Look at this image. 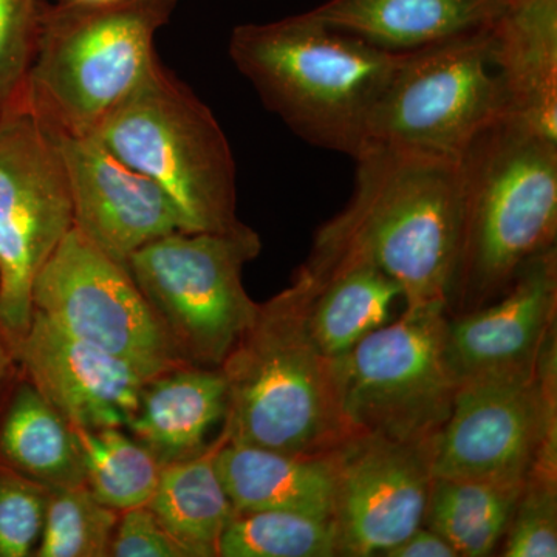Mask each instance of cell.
<instances>
[{"instance_id": "1", "label": "cell", "mask_w": 557, "mask_h": 557, "mask_svg": "<svg viewBox=\"0 0 557 557\" xmlns=\"http://www.w3.org/2000/svg\"><path fill=\"white\" fill-rule=\"evenodd\" d=\"M354 161L350 199L319 226L298 270L319 281L372 267L397 282L406 309L448 307L460 226L458 161L383 145Z\"/></svg>"}, {"instance_id": "2", "label": "cell", "mask_w": 557, "mask_h": 557, "mask_svg": "<svg viewBox=\"0 0 557 557\" xmlns=\"http://www.w3.org/2000/svg\"><path fill=\"white\" fill-rule=\"evenodd\" d=\"M306 281L259 304L220 366L226 381V442L325 457L359 432L344 406L343 362L311 336Z\"/></svg>"}, {"instance_id": "3", "label": "cell", "mask_w": 557, "mask_h": 557, "mask_svg": "<svg viewBox=\"0 0 557 557\" xmlns=\"http://www.w3.org/2000/svg\"><path fill=\"white\" fill-rule=\"evenodd\" d=\"M228 53L260 101L314 148L358 159L401 51L372 46L307 13L237 25Z\"/></svg>"}, {"instance_id": "4", "label": "cell", "mask_w": 557, "mask_h": 557, "mask_svg": "<svg viewBox=\"0 0 557 557\" xmlns=\"http://www.w3.org/2000/svg\"><path fill=\"white\" fill-rule=\"evenodd\" d=\"M458 175L449 314L500 298L528 260L556 247L557 141L504 116L469 146Z\"/></svg>"}, {"instance_id": "5", "label": "cell", "mask_w": 557, "mask_h": 557, "mask_svg": "<svg viewBox=\"0 0 557 557\" xmlns=\"http://www.w3.org/2000/svg\"><path fill=\"white\" fill-rule=\"evenodd\" d=\"M178 2L46 3L25 104L50 129L94 134L159 61L156 36Z\"/></svg>"}, {"instance_id": "6", "label": "cell", "mask_w": 557, "mask_h": 557, "mask_svg": "<svg viewBox=\"0 0 557 557\" xmlns=\"http://www.w3.org/2000/svg\"><path fill=\"white\" fill-rule=\"evenodd\" d=\"M91 135L168 194L183 231L240 225L228 138L211 109L160 60Z\"/></svg>"}, {"instance_id": "7", "label": "cell", "mask_w": 557, "mask_h": 557, "mask_svg": "<svg viewBox=\"0 0 557 557\" xmlns=\"http://www.w3.org/2000/svg\"><path fill=\"white\" fill-rule=\"evenodd\" d=\"M262 242L244 222L228 231H174L149 242L126 269L186 366L219 369L256 317L244 269Z\"/></svg>"}, {"instance_id": "8", "label": "cell", "mask_w": 557, "mask_h": 557, "mask_svg": "<svg viewBox=\"0 0 557 557\" xmlns=\"http://www.w3.org/2000/svg\"><path fill=\"white\" fill-rule=\"evenodd\" d=\"M505 116L486 27L401 51L369 121V146L460 161Z\"/></svg>"}, {"instance_id": "9", "label": "cell", "mask_w": 557, "mask_h": 557, "mask_svg": "<svg viewBox=\"0 0 557 557\" xmlns=\"http://www.w3.org/2000/svg\"><path fill=\"white\" fill-rule=\"evenodd\" d=\"M448 314L445 304L405 309L341 358L344 406L359 434L405 443L438 434L457 392L446 359Z\"/></svg>"}, {"instance_id": "10", "label": "cell", "mask_w": 557, "mask_h": 557, "mask_svg": "<svg viewBox=\"0 0 557 557\" xmlns=\"http://www.w3.org/2000/svg\"><path fill=\"white\" fill-rule=\"evenodd\" d=\"M73 228L60 148L24 98L0 115V327L11 347L33 317V285Z\"/></svg>"}, {"instance_id": "11", "label": "cell", "mask_w": 557, "mask_h": 557, "mask_svg": "<svg viewBox=\"0 0 557 557\" xmlns=\"http://www.w3.org/2000/svg\"><path fill=\"white\" fill-rule=\"evenodd\" d=\"M33 310L150 379L186 366L126 265L110 259L75 226L39 271Z\"/></svg>"}, {"instance_id": "12", "label": "cell", "mask_w": 557, "mask_h": 557, "mask_svg": "<svg viewBox=\"0 0 557 557\" xmlns=\"http://www.w3.org/2000/svg\"><path fill=\"white\" fill-rule=\"evenodd\" d=\"M557 443V343L536 375L460 384L432 442V474L523 483L539 450Z\"/></svg>"}, {"instance_id": "13", "label": "cell", "mask_w": 557, "mask_h": 557, "mask_svg": "<svg viewBox=\"0 0 557 557\" xmlns=\"http://www.w3.org/2000/svg\"><path fill=\"white\" fill-rule=\"evenodd\" d=\"M432 442L358 434L329 454L339 556H383L423 525L434 482Z\"/></svg>"}, {"instance_id": "14", "label": "cell", "mask_w": 557, "mask_h": 557, "mask_svg": "<svg viewBox=\"0 0 557 557\" xmlns=\"http://www.w3.org/2000/svg\"><path fill=\"white\" fill-rule=\"evenodd\" d=\"M557 249L528 260L511 287L491 304L448 314L446 359L457 387L536 375L556 338Z\"/></svg>"}, {"instance_id": "15", "label": "cell", "mask_w": 557, "mask_h": 557, "mask_svg": "<svg viewBox=\"0 0 557 557\" xmlns=\"http://www.w3.org/2000/svg\"><path fill=\"white\" fill-rule=\"evenodd\" d=\"M60 148L73 207V226L110 259H127L149 242L183 231L168 194L127 166L94 135L51 129Z\"/></svg>"}, {"instance_id": "16", "label": "cell", "mask_w": 557, "mask_h": 557, "mask_svg": "<svg viewBox=\"0 0 557 557\" xmlns=\"http://www.w3.org/2000/svg\"><path fill=\"white\" fill-rule=\"evenodd\" d=\"M13 357L73 428H126L150 380L129 362L73 338L38 310Z\"/></svg>"}, {"instance_id": "17", "label": "cell", "mask_w": 557, "mask_h": 557, "mask_svg": "<svg viewBox=\"0 0 557 557\" xmlns=\"http://www.w3.org/2000/svg\"><path fill=\"white\" fill-rule=\"evenodd\" d=\"M486 33L505 116L557 141V0H507Z\"/></svg>"}, {"instance_id": "18", "label": "cell", "mask_w": 557, "mask_h": 557, "mask_svg": "<svg viewBox=\"0 0 557 557\" xmlns=\"http://www.w3.org/2000/svg\"><path fill=\"white\" fill-rule=\"evenodd\" d=\"M226 399L222 370L182 366L145 384L126 428L164 467L208 449L209 432L225 418Z\"/></svg>"}, {"instance_id": "19", "label": "cell", "mask_w": 557, "mask_h": 557, "mask_svg": "<svg viewBox=\"0 0 557 557\" xmlns=\"http://www.w3.org/2000/svg\"><path fill=\"white\" fill-rule=\"evenodd\" d=\"M507 0H327L309 13L388 51L421 49L486 27Z\"/></svg>"}, {"instance_id": "20", "label": "cell", "mask_w": 557, "mask_h": 557, "mask_svg": "<svg viewBox=\"0 0 557 557\" xmlns=\"http://www.w3.org/2000/svg\"><path fill=\"white\" fill-rule=\"evenodd\" d=\"M215 468L236 512L281 509L332 519L335 480L329 456H293L223 437Z\"/></svg>"}, {"instance_id": "21", "label": "cell", "mask_w": 557, "mask_h": 557, "mask_svg": "<svg viewBox=\"0 0 557 557\" xmlns=\"http://www.w3.org/2000/svg\"><path fill=\"white\" fill-rule=\"evenodd\" d=\"M0 458L50 490L86 485L75 428L30 381L16 388L0 423Z\"/></svg>"}, {"instance_id": "22", "label": "cell", "mask_w": 557, "mask_h": 557, "mask_svg": "<svg viewBox=\"0 0 557 557\" xmlns=\"http://www.w3.org/2000/svg\"><path fill=\"white\" fill-rule=\"evenodd\" d=\"M223 435L199 456L164 465L148 507L189 557H214L236 509L215 468Z\"/></svg>"}, {"instance_id": "23", "label": "cell", "mask_w": 557, "mask_h": 557, "mask_svg": "<svg viewBox=\"0 0 557 557\" xmlns=\"http://www.w3.org/2000/svg\"><path fill=\"white\" fill-rule=\"evenodd\" d=\"M307 319L311 336L327 357L343 358L359 341L387 324L391 307L401 298L394 278L372 267H355L311 281Z\"/></svg>"}, {"instance_id": "24", "label": "cell", "mask_w": 557, "mask_h": 557, "mask_svg": "<svg viewBox=\"0 0 557 557\" xmlns=\"http://www.w3.org/2000/svg\"><path fill=\"white\" fill-rule=\"evenodd\" d=\"M523 483L434 478L423 525L446 539L458 557L500 548Z\"/></svg>"}, {"instance_id": "25", "label": "cell", "mask_w": 557, "mask_h": 557, "mask_svg": "<svg viewBox=\"0 0 557 557\" xmlns=\"http://www.w3.org/2000/svg\"><path fill=\"white\" fill-rule=\"evenodd\" d=\"M86 486L106 507L123 512L148 505L159 485L161 465L123 428H75Z\"/></svg>"}, {"instance_id": "26", "label": "cell", "mask_w": 557, "mask_h": 557, "mask_svg": "<svg viewBox=\"0 0 557 557\" xmlns=\"http://www.w3.org/2000/svg\"><path fill=\"white\" fill-rule=\"evenodd\" d=\"M219 557H335L338 536L332 519L306 512H236L219 542Z\"/></svg>"}, {"instance_id": "27", "label": "cell", "mask_w": 557, "mask_h": 557, "mask_svg": "<svg viewBox=\"0 0 557 557\" xmlns=\"http://www.w3.org/2000/svg\"><path fill=\"white\" fill-rule=\"evenodd\" d=\"M119 511L102 505L86 485L51 490L35 556H109Z\"/></svg>"}, {"instance_id": "28", "label": "cell", "mask_w": 557, "mask_h": 557, "mask_svg": "<svg viewBox=\"0 0 557 557\" xmlns=\"http://www.w3.org/2000/svg\"><path fill=\"white\" fill-rule=\"evenodd\" d=\"M500 556H557L556 456L537 457L528 471L500 544Z\"/></svg>"}, {"instance_id": "29", "label": "cell", "mask_w": 557, "mask_h": 557, "mask_svg": "<svg viewBox=\"0 0 557 557\" xmlns=\"http://www.w3.org/2000/svg\"><path fill=\"white\" fill-rule=\"evenodd\" d=\"M46 3L0 0V115L24 98Z\"/></svg>"}, {"instance_id": "30", "label": "cell", "mask_w": 557, "mask_h": 557, "mask_svg": "<svg viewBox=\"0 0 557 557\" xmlns=\"http://www.w3.org/2000/svg\"><path fill=\"white\" fill-rule=\"evenodd\" d=\"M50 491L9 467H0V557L35 555Z\"/></svg>"}, {"instance_id": "31", "label": "cell", "mask_w": 557, "mask_h": 557, "mask_svg": "<svg viewBox=\"0 0 557 557\" xmlns=\"http://www.w3.org/2000/svg\"><path fill=\"white\" fill-rule=\"evenodd\" d=\"M109 556L189 557L186 548L172 536L148 505L123 511L116 523Z\"/></svg>"}, {"instance_id": "32", "label": "cell", "mask_w": 557, "mask_h": 557, "mask_svg": "<svg viewBox=\"0 0 557 557\" xmlns=\"http://www.w3.org/2000/svg\"><path fill=\"white\" fill-rule=\"evenodd\" d=\"M383 556L386 557H458L446 539L431 528L421 525Z\"/></svg>"}, {"instance_id": "33", "label": "cell", "mask_w": 557, "mask_h": 557, "mask_svg": "<svg viewBox=\"0 0 557 557\" xmlns=\"http://www.w3.org/2000/svg\"><path fill=\"white\" fill-rule=\"evenodd\" d=\"M11 359H13V347H11L9 338H7L5 333L0 327V384L5 380Z\"/></svg>"}, {"instance_id": "34", "label": "cell", "mask_w": 557, "mask_h": 557, "mask_svg": "<svg viewBox=\"0 0 557 557\" xmlns=\"http://www.w3.org/2000/svg\"><path fill=\"white\" fill-rule=\"evenodd\" d=\"M61 2L81 3V5H100V3L116 2V0H61Z\"/></svg>"}]
</instances>
